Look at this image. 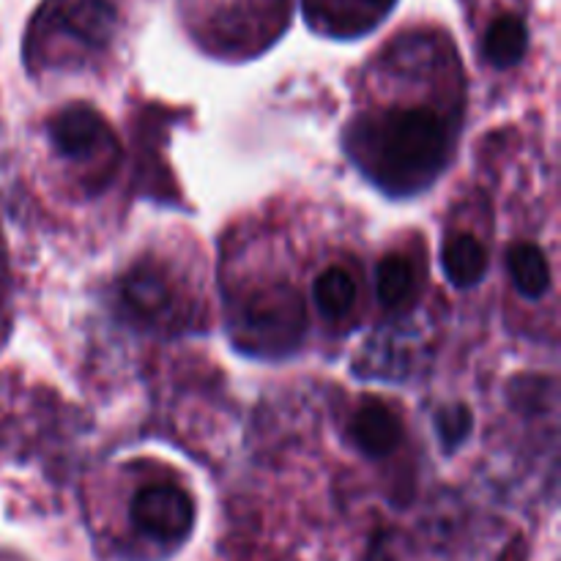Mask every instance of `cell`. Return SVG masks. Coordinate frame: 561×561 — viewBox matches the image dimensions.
I'll return each mask as SVG.
<instances>
[{"mask_svg":"<svg viewBox=\"0 0 561 561\" xmlns=\"http://www.w3.org/2000/svg\"><path fill=\"white\" fill-rule=\"evenodd\" d=\"M367 162L392 181L438 173L449 157V129L427 107H394L367 126Z\"/></svg>","mask_w":561,"mask_h":561,"instance_id":"cell-1","label":"cell"},{"mask_svg":"<svg viewBox=\"0 0 561 561\" xmlns=\"http://www.w3.org/2000/svg\"><path fill=\"white\" fill-rule=\"evenodd\" d=\"M118 22L113 0H47L33 22L38 42L53 38L80 47L82 53H99L110 44Z\"/></svg>","mask_w":561,"mask_h":561,"instance_id":"cell-2","label":"cell"},{"mask_svg":"<svg viewBox=\"0 0 561 561\" xmlns=\"http://www.w3.org/2000/svg\"><path fill=\"white\" fill-rule=\"evenodd\" d=\"M241 337L255 348L285 351L305 332V301L290 285H272L241 307Z\"/></svg>","mask_w":561,"mask_h":561,"instance_id":"cell-3","label":"cell"},{"mask_svg":"<svg viewBox=\"0 0 561 561\" xmlns=\"http://www.w3.org/2000/svg\"><path fill=\"white\" fill-rule=\"evenodd\" d=\"M131 524L157 542H181L195 524V502L179 485L157 482L135 496Z\"/></svg>","mask_w":561,"mask_h":561,"instance_id":"cell-4","label":"cell"},{"mask_svg":"<svg viewBox=\"0 0 561 561\" xmlns=\"http://www.w3.org/2000/svg\"><path fill=\"white\" fill-rule=\"evenodd\" d=\"M49 140L71 162H93L102 153L115 157V140L102 115L88 104H71L49 121Z\"/></svg>","mask_w":561,"mask_h":561,"instance_id":"cell-5","label":"cell"},{"mask_svg":"<svg viewBox=\"0 0 561 561\" xmlns=\"http://www.w3.org/2000/svg\"><path fill=\"white\" fill-rule=\"evenodd\" d=\"M351 438L365 455L383 458V455L394 453L403 442V422L383 400L367 398L362 400L354 420H351Z\"/></svg>","mask_w":561,"mask_h":561,"instance_id":"cell-6","label":"cell"},{"mask_svg":"<svg viewBox=\"0 0 561 561\" xmlns=\"http://www.w3.org/2000/svg\"><path fill=\"white\" fill-rule=\"evenodd\" d=\"M121 296H124L126 307L137 318H146V321L162 318L170 310V301H173L168 277L157 266H151V263H140V266L124 274V279H121Z\"/></svg>","mask_w":561,"mask_h":561,"instance_id":"cell-7","label":"cell"},{"mask_svg":"<svg viewBox=\"0 0 561 561\" xmlns=\"http://www.w3.org/2000/svg\"><path fill=\"white\" fill-rule=\"evenodd\" d=\"M442 266L449 283L458 288H474L488 272V250L471 233H455L444 241Z\"/></svg>","mask_w":561,"mask_h":561,"instance_id":"cell-8","label":"cell"},{"mask_svg":"<svg viewBox=\"0 0 561 561\" xmlns=\"http://www.w3.org/2000/svg\"><path fill=\"white\" fill-rule=\"evenodd\" d=\"M526 49H529V27L518 14H499L488 25L485 42H482L488 64L496 69H510L524 60Z\"/></svg>","mask_w":561,"mask_h":561,"instance_id":"cell-9","label":"cell"},{"mask_svg":"<svg viewBox=\"0 0 561 561\" xmlns=\"http://www.w3.org/2000/svg\"><path fill=\"white\" fill-rule=\"evenodd\" d=\"M507 272L513 285L526 299H540L551 288V266L540 247L513 244L507 252Z\"/></svg>","mask_w":561,"mask_h":561,"instance_id":"cell-10","label":"cell"},{"mask_svg":"<svg viewBox=\"0 0 561 561\" xmlns=\"http://www.w3.org/2000/svg\"><path fill=\"white\" fill-rule=\"evenodd\" d=\"M376 290L378 301H381L387 310H400V307L409 305L416 294V272L411 257L392 252V255L383 257L378 263L376 274Z\"/></svg>","mask_w":561,"mask_h":561,"instance_id":"cell-11","label":"cell"},{"mask_svg":"<svg viewBox=\"0 0 561 561\" xmlns=\"http://www.w3.org/2000/svg\"><path fill=\"white\" fill-rule=\"evenodd\" d=\"M312 296H316V305L323 318H329V321H340V318H345L351 310H354L359 288H356V279L348 268L329 266L327 272L316 279Z\"/></svg>","mask_w":561,"mask_h":561,"instance_id":"cell-12","label":"cell"},{"mask_svg":"<svg viewBox=\"0 0 561 561\" xmlns=\"http://www.w3.org/2000/svg\"><path fill=\"white\" fill-rule=\"evenodd\" d=\"M471 427H474V416H471V411L463 403L442 405L436 411V433L447 453H455L469 438Z\"/></svg>","mask_w":561,"mask_h":561,"instance_id":"cell-13","label":"cell"},{"mask_svg":"<svg viewBox=\"0 0 561 561\" xmlns=\"http://www.w3.org/2000/svg\"><path fill=\"white\" fill-rule=\"evenodd\" d=\"M351 3H356V5H362V9L365 11H370L373 16H378V14H383V11H389L394 5V0H351Z\"/></svg>","mask_w":561,"mask_h":561,"instance_id":"cell-14","label":"cell"}]
</instances>
